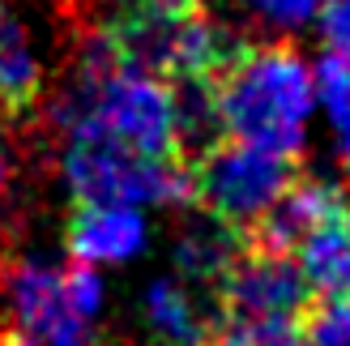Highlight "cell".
<instances>
[{"label":"cell","instance_id":"ffe728a7","mask_svg":"<svg viewBox=\"0 0 350 346\" xmlns=\"http://www.w3.org/2000/svg\"><path fill=\"white\" fill-rule=\"evenodd\" d=\"M9 180V146H5V137H0V188H5Z\"/></svg>","mask_w":350,"mask_h":346},{"label":"cell","instance_id":"9c48e42d","mask_svg":"<svg viewBox=\"0 0 350 346\" xmlns=\"http://www.w3.org/2000/svg\"><path fill=\"white\" fill-rule=\"evenodd\" d=\"M291 256H295V265H299L308 291L346 295L350 291V210H338L325 222H317V227L291 248Z\"/></svg>","mask_w":350,"mask_h":346},{"label":"cell","instance_id":"8992f818","mask_svg":"<svg viewBox=\"0 0 350 346\" xmlns=\"http://www.w3.org/2000/svg\"><path fill=\"white\" fill-rule=\"evenodd\" d=\"M218 287H222V312H252V317H299L312 295L295 256L260 244L239 252Z\"/></svg>","mask_w":350,"mask_h":346},{"label":"cell","instance_id":"3957f363","mask_svg":"<svg viewBox=\"0 0 350 346\" xmlns=\"http://www.w3.org/2000/svg\"><path fill=\"white\" fill-rule=\"evenodd\" d=\"M64 184L77 201H120V205H180L192 201L188 167L175 159H150L98 133H64Z\"/></svg>","mask_w":350,"mask_h":346},{"label":"cell","instance_id":"44dd1931","mask_svg":"<svg viewBox=\"0 0 350 346\" xmlns=\"http://www.w3.org/2000/svg\"><path fill=\"white\" fill-rule=\"evenodd\" d=\"M0 346H30L22 334H0Z\"/></svg>","mask_w":350,"mask_h":346},{"label":"cell","instance_id":"5bb4252c","mask_svg":"<svg viewBox=\"0 0 350 346\" xmlns=\"http://www.w3.org/2000/svg\"><path fill=\"white\" fill-rule=\"evenodd\" d=\"M312 81H317V103L325 107L329 133H334V150H338L342 167L350 171V56L329 51L312 68Z\"/></svg>","mask_w":350,"mask_h":346},{"label":"cell","instance_id":"d6986e66","mask_svg":"<svg viewBox=\"0 0 350 346\" xmlns=\"http://www.w3.org/2000/svg\"><path fill=\"white\" fill-rule=\"evenodd\" d=\"M137 5H146V9H167V13H175V9H192L197 0H137Z\"/></svg>","mask_w":350,"mask_h":346},{"label":"cell","instance_id":"52a82bcc","mask_svg":"<svg viewBox=\"0 0 350 346\" xmlns=\"http://www.w3.org/2000/svg\"><path fill=\"white\" fill-rule=\"evenodd\" d=\"M150 227L137 205L120 201H81L73 222H68V252L77 265H129L146 252Z\"/></svg>","mask_w":350,"mask_h":346},{"label":"cell","instance_id":"5b68a950","mask_svg":"<svg viewBox=\"0 0 350 346\" xmlns=\"http://www.w3.org/2000/svg\"><path fill=\"white\" fill-rule=\"evenodd\" d=\"M0 295L13 325L22 330L30 346H90L94 334L81 312H73V304L64 295V269L47 261H17L5 269Z\"/></svg>","mask_w":350,"mask_h":346},{"label":"cell","instance_id":"ba28073f","mask_svg":"<svg viewBox=\"0 0 350 346\" xmlns=\"http://www.w3.org/2000/svg\"><path fill=\"white\" fill-rule=\"evenodd\" d=\"M338 210H346V193L338 184H329V180H291V188L269 205V214L256 222L260 227L256 244L291 252L317 222H325Z\"/></svg>","mask_w":350,"mask_h":346},{"label":"cell","instance_id":"7a4b0ae2","mask_svg":"<svg viewBox=\"0 0 350 346\" xmlns=\"http://www.w3.org/2000/svg\"><path fill=\"white\" fill-rule=\"evenodd\" d=\"M103 43L111 47L116 60L146 68L154 77H171V81H192V77L214 81L226 68V60L239 51L231 34L218 22L201 17L197 9L167 13V9H146V5L120 13L103 34Z\"/></svg>","mask_w":350,"mask_h":346},{"label":"cell","instance_id":"ac0fdd59","mask_svg":"<svg viewBox=\"0 0 350 346\" xmlns=\"http://www.w3.org/2000/svg\"><path fill=\"white\" fill-rule=\"evenodd\" d=\"M321 30H325V43L342 51V56H350V0H329V5H321Z\"/></svg>","mask_w":350,"mask_h":346},{"label":"cell","instance_id":"4fadbf2b","mask_svg":"<svg viewBox=\"0 0 350 346\" xmlns=\"http://www.w3.org/2000/svg\"><path fill=\"white\" fill-rule=\"evenodd\" d=\"M201 346H308L299 317H252V312H222L205 330Z\"/></svg>","mask_w":350,"mask_h":346},{"label":"cell","instance_id":"2e32d148","mask_svg":"<svg viewBox=\"0 0 350 346\" xmlns=\"http://www.w3.org/2000/svg\"><path fill=\"white\" fill-rule=\"evenodd\" d=\"M308 346H350V291L346 295H325V304L304 325Z\"/></svg>","mask_w":350,"mask_h":346},{"label":"cell","instance_id":"9a60e30c","mask_svg":"<svg viewBox=\"0 0 350 346\" xmlns=\"http://www.w3.org/2000/svg\"><path fill=\"white\" fill-rule=\"evenodd\" d=\"M325 0H239V9L252 17V22H260L265 30H304L312 17L321 13Z\"/></svg>","mask_w":350,"mask_h":346},{"label":"cell","instance_id":"30bf717a","mask_svg":"<svg viewBox=\"0 0 350 346\" xmlns=\"http://www.w3.org/2000/svg\"><path fill=\"white\" fill-rule=\"evenodd\" d=\"M146 325L154 330V338H163L167 346H201L209 321L201 317V304L192 295V287H184L180 278H159L146 287Z\"/></svg>","mask_w":350,"mask_h":346},{"label":"cell","instance_id":"e0dca14e","mask_svg":"<svg viewBox=\"0 0 350 346\" xmlns=\"http://www.w3.org/2000/svg\"><path fill=\"white\" fill-rule=\"evenodd\" d=\"M64 295H68V304H73V312H81L85 321H98V312H103V278H98V269H90V265L64 269Z\"/></svg>","mask_w":350,"mask_h":346},{"label":"cell","instance_id":"6da1fadb","mask_svg":"<svg viewBox=\"0 0 350 346\" xmlns=\"http://www.w3.org/2000/svg\"><path fill=\"white\" fill-rule=\"evenodd\" d=\"M218 129L239 142L295 154L317 111L312 64L291 47H239L214 77Z\"/></svg>","mask_w":350,"mask_h":346},{"label":"cell","instance_id":"8fae6325","mask_svg":"<svg viewBox=\"0 0 350 346\" xmlns=\"http://www.w3.org/2000/svg\"><path fill=\"white\" fill-rule=\"evenodd\" d=\"M43 94V64L30 34L0 17V116H22Z\"/></svg>","mask_w":350,"mask_h":346},{"label":"cell","instance_id":"7c38bea8","mask_svg":"<svg viewBox=\"0 0 350 346\" xmlns=\"http://www.w3.org/2000/svg\"><path fill=\"white\" fill-rule=\"evenodd\" d=\"M235 256H239L235 235L214 218L188 227L175 239V274H180L184 287H218Z\"/></svg>","mask_w":350,"mask_h":346},{"label":"cell","instance_id":"277c9868","mask_svg":"<svg viewBox=\"0 0 350 346\" xmlns=\"http://www.w3.org/2000/svg\"><path fill=\"white\" fill-rule=\"evenodd\" d=\"M291 180H295L291 154L239 142V137L209 142L197 167L188 171L192 201H201L209 218L222 222V227L260 222L269 214V205L291 188Z\"/></svg>","mask_w":350,"mask_h":346}]
</instances>
